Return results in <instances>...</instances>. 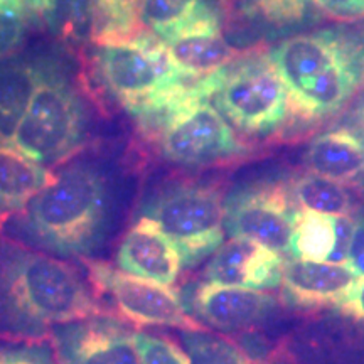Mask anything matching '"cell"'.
<instances>
[{
  "mask_svg": "<svg viewBox=\"0 0 364 364\" xmlns=\"http://www.w3.org/2000/svg\"><path fill=\"white\" fill-rule=\"evenodd\" d=\"M98 316L102 306L75 267L0 240V334L39 339Z\"/></svg>",
  "mask_w": 364,
  "mask_h": 364,
  "instance_id": "6da1fadb",
  "label": "cell"
},
{
  "mask_svg": "<svg viewBox=\"0 0 364 364\" xmlns=\"http://www.w3.org/2000/svg\"><path fill=\"white\" fill-rule=\"evenodd\" d=\"M289 93L290 117L322 122L343 110L364 75V34L318 29L268 49Z\"/></svg>",
  "mask_w": 364,
  "mask_h": 364,
  "instance_id": "7a4b0ae2",
  "label": "cell"
},
{
  "mask_svg": "<svg viewBox=\"0 0 364 364\" xmlns=\"http://www.w3.org/2000/svg\"><path fill=\"white\" fill-rule=\"evenodd\" d=\"M107 181L97 167L75 164L54 176L24 208L22 231L41 248L59 257L85 258L107 233Z\"/></svg>",
  "mask_w": 364,
  "mask_h": 364,
  "instance_id": "3957f363",
  "label": "cell"
},
{
  "mask_svg": "<svg viewBox=\"0 0 364 364\" xmlns=\"http://www.w3.org/2000/svg\"><path fill=\"white\" fill-rule=\"evenodd\" d=\"M136 124L156 136L162 157L177 166H218L250 154L248 145L211 105L203 78L161 110L136 118Z\"/></svg>",
  "mask_w": 364,
  "mask_h": 364,
  "instance_id": "277c9868",
  "label": "cell"
},
{
  "mask_svg": "<svg viewBox=\"0 0 364 364\" xmlns=\"http://www.w3.org/2000/svg\"><path fill=\"white\" fill-rule=\"evenodd\" d=\"M93 65L108 97L134 118L156 110L193 83L174 70L167 44L147 29L129 41L98 44Z\"/></svg>",
  "mask_w": 364,
  "mask_h": 364,
  "instance_id": "5b68a950",
  "label": "cell"
},
{
  "mask_svg": "<svg viewBox=\"0 0 364 364\" xmlns=\"http://www.w3.org/2000/svg\"><path fill=\"white\" fill-rule=\"evenodd\" d=\"M86 113L80 95L53 66L17 122L9 144L43 164L63 162L83 144Z\"/></svg>",
  "mask_w": 364,
  "mask_h": 364,
  "instance_id": "8992f818",
  "label": "cell"
},
{
  "mask_svg": "<svg viewBox=\"0 0 364 364\" xmlns=\"http://www.w3.org/2000/svg\"><path fill=\"white\" fill-rule=\"evenodd\" d=\"M211 100L245 135L275 134L290 117L289 93L268 53H245L218 70Z\"/></svg>",
  "mask_w": 364,
  "mask_h": 364,
  "instance_id": "52a82bcc",
  "label": "cell"
},
{
  "mask_svg": "<svg viewBox=\"0 0 364 364\" xmlns=\"http://www.w3.org/2000/svg\"><path fill=\"white\" fill-rule=\"evenodd\" d=\"M181 253L189 268L211 257L225 243V201L221 191L206 184H182L164 191L145 208Z\"/></svg>",
  "mask_w": 364,
  "mask_h": 364,
  "instance_id": "ba28073f",
  "label": "cell"
},
{
  "mask_svg": "<svg viewBox=\"0 0 364 364\" xmlns=\"http://www.w3.org/2000/svg\"><path fill=\"white\" fill-rule=\"evenodd\" d=\"M86 268L97 292L107 295L115 311L132 324L204 331L172 287L130 275L105 262H88Z\"/></svg>",
  "mask_w": 364,
  "mask_h": 364,
  "instance_id": "9c48e42d",
  "label": "cell"
},
{
  "mask_svg": "<svg viewBox=\"0 0 364 364\" xmlns=\"http://www.w3.org/2000/svg\"><path fill=\"white\" fill-rule=\"evenodd\" d=\"M295 209L289 182L268 181L235 191L225 201V230L231 238L289 253Z\"/></svg>",
  "mask_w": 364,
  "mask_h": 364,
  "instance_id": "30bf717a",
  "label": "cell"
},
{
  "mask_svg": "<svg viewBox=\"0 0 364 364\" xmlns=\"http://www.w3.org/2000/svg\"><path fill=\"white\" fill-rule=\"evenodd\" d=\"M51 334L59 364H140L134 332L113 317L70 322Z\"/></svg>",
  "mask_w": 364,
  "mask_h": 364,
  "instance_id": "8fae6325",
  "label": "cell"
},
{
  "mask_svg": "<svg viewBox=\"0 0 364 364\" xmlns=\"http://www.w3.org/2000/svg\"><path fill=\"white\" fill-rule=\"evenodd\" d=\"M284 263L280 253L260 243L231 238L213 253L204 270V280L263 292L280 287Z\"/></svg>",
  "mask_w": 364,
  "mask_h": 364,
  "instance_id": "7c38bea8",
  "label": "cell"
},
{
  "mask_svg": "<svg viewBox=\"0 0 364 364\" xmlns=\"http://www.w3.org/2000/svg\"><path fill=\"white\" fill-rule=\"evenodd\" d=\"M186 306L216 329L241 331L265 321L277 302L262 290L203 282L193 290Z\"/></svg>",
  "mask_w": 364,
  "mask_h": 364,
  "instance_id": "4fadbf2b",
  "label": "cell"
},
{
  "mask_svg": "<svg viewBox=\"0 0 364 364\" xmlns=\"http://www.w3.org/2000/svg\"><path fill=\"white\" fill-rule=\"evenodd\" d=\"M356 277L344 263L287 260L282 270V295L299 311L336 307L356 284Z\"/></svg>",
  "mask_w": 364,
  "mask_h": 364,
  "instance_id": "5bb4252c",
  "label": "cell"
},
{
  "mask_svg": "<svg viewBox=\"0 0 364 364\" xmlns=\"http://www.w3.org/2000/svg\"><path fill=\"white\" fill-rule=\"evenodd\" d=\"M117 265L130 275L172 285L179 279L181 253L156 221L140 216L127 231L117 252Z\"/></svg>",
  "mask_w": 364,
  "mask_h": 364,
  "instance_id": "9a60e30c",
  "label": "cell"
},
{
  "mask_svg": "<svg viewBox=\"0 0 364 364\" xmlns=\"http://www.w3.org/2000/svg\"><path fill=\"white\" fill-rule=\"evenodd\" d=\"M167 53L184 80L194 81L211 75L243 56L221 33L220 19L198 22L167 43Z\"/></svg>",
  "mask_w": 364,
  "mask_h": 364,
  "instance_id": "2e32d148",
  "label": "cell"
},
{
  "mask_svg": "<svg viewBox=\"0 0 364 364\" xmlns=\"http://www.w3.org/2000/svg\"><path fill=\"white\" fill-rule=\"evenodd\" d=\"M306 169L341 184L364 176V132L338 127L314 136L304 154Z\"/></svg>",
  "mask_w": 364,
  "mask_h": 364,
  "instance_id": "e0dca14e",
  "label": "cell"
},
{
  "mask_svg": "<svg viewBox=\"0 0 364 364\" xmlns=\"http://www.w3.org/2000/svg\"><path fill=\"white\" fill-rule=\"evenodd\" d=\"M53 179L48 167L0 140V215L24 211Z\"/></svg>",
  "mask_w": 364,
  "mask_h": 364,
  "instance_id": "ac0fdd59",
  "label": "cell"
},
{
  "mask_svg": "<svg viewBox=\"0 0 364 364\" xmlns=\"http://www.w3.org/2000/svg\"><path fill=\"white\" fill-rule=\"evenodd\" d=\"M53 66L43 59L0 61V140L9 142L31 97Z\"/></svg>",
  "mask_w": 364,
  "mask_h": 364,
  "instance_id": "d6986e66",
  "label": "cell"
},
{
  "mask_svg": "<svg viewBox=\"0 0 364 364\" xmlns=\"http://www.w3.org/2000/svg\"><path fill=\"white\" fill-rule=\"evenodd\" d=\"M225 2L226 0H144L140 24L167 44L198 22L223 21Z\"/></svg>",
  "mask_w": 364,
  "mask_h": 364,
  "instance_id": "ffe728a7",
  "label": "cell"
},
{
  "mask_svg": "<svg viewBox=\"0 0 364 364\" xmlns=\"http://www.w3.org/2000/svg\"><path fill=\"white\" fill-rule=\"evenodd\" d=\"M36 14H39L49 33L70 48L97 43V0H41Z\"/></svg>",
  "mask_w": 364,
  "mask_h": 364,
  "instance_id": "44dd1931",
  "label": "cell"
},
{
  "mask_svg": "<svg viewBox=\"0 0 364 364\" xmlns=\"http://www.w3.org/2000/svg\"><path fill=\"white\" fill-rule=\"evenodd\" d=\"M289 189L299 209L329 216H351L354 211L353 196L338 181L306 172L290 179Z\"/></svg>",
  "mask_w": 364,
  "mask_h": 364,
  "instance_id": "7402d4cb",
  "label": "cell"
},
{
  "mask_svg": "<svg viewBox=\"0 0 364 364\" xmlns=\"http://www.w3.org/2000/svg\"><path fill=\"white\" fill-rule=\"evenodd\" d=\"M336 220L321 213L295 209L289 253L295 260L327 262L334 248Z\"/></svg>",
  "mask_w": 364,
  "mask_h": 364,
  "instance_id": "603a6c76",
  "label": "cell"
},
{
  "mask_svg": "<svg viewBox=\"0 0 364 364\" xmlns=\"http://www.w3.org/2000/svg\"><path fill=\"white\" fill-rule=\"evenodd\" d=\"M142 2L144 0H97L100 16L97 44L122 43L142 33Z\"/></svg>",
  "mask_w": 364,
  "mask_h": 364,
  "instance_id": "cb8c5ba5",
  "label": "cell"
},
{
  "mask_svg": "<svg viewBox=\"0 0 364 364\" xmlns=\"http://www.w3.org/2000/svg\"><path fill=\"white\" fill-rule=\"evenodd\" d=\"M181 341L191 364H260L233 341L204 331H182Z\"/></svg>",
  "mask_w": 364,
  "mask_h": 364,
  "instance_id": "d4e9b609",
  "label": "cell"
},
{
  "mask_svg": "<svg viewBox=\"0 0 364 364\" xmlns=\"http://www.w3.org/2000/svg\"><path fill=\"white\" fill-rule=\"evenodd\" d=\"M312 0H241V11L273 27L295 26L307 19Z\"/></svg>",
  "mask_w": 364,
  "mask_h": 364,
  "instance_id": "484cf974",
  "label": "cell"
},
{
  "mask_svg": "<svg viewBox=\"0 0 364 364\" xmlns=\"http://www.w3.org/2000/svg\"><path fill=\"white\" fill-rule=\"evenodd\" d=\"M140 364H191L189 356L174 341L149 332H134Z\"/></svg>",
  "mask_w": 364,
  "mask_h": 364,
  "instance_id": "4316f807",
  "label": "cell"
},
{
  "mask_svg": "<svg viewBox=\"0 0 364 364\" xmlns=\"http://www.w3.org/2000/svg\"><path fill=\"white\" fill-rule=\"evenodd\" d=\"M29 12L0 0V61H6L24 44L29 29Z\"/></svg>",
  "mask_w": 364,
  "mask_h": 364,
  "instance_id": "83f0119b",
  "label": "cell"
},
{
  "mask_svg": "<svg viewBox=\"0 0 364 364\" xmlns=\"http://www.w3.org/2000/svg\"><path fill=\"white\" fill-rule=\"evenodd\" d=\"M0 364H59L43 346L0 344Z\"/></svg>",
  "mask_w": 364,
  "mask_h": 364,
  "instance_id": "f1b7e54d",
  "label": "cell"
},
{
  "mask_svg": "<svg viewBox=\"0 0 364 364\" xmlns=\"http://www.w3.org/2000/svg\"><path fill=\"white\" fill-rule=\"evenodd\" d=\"M334 220H336L334 248H332L327 262L346 263V258H348V253H349V247H351V241H353L356 220H353L351 216H334Z\"/></svg>",
  "mask_w": 364,
  "mask_h": 364,
  "instance_id": "f546056e",
  "label": "cell"
},
{
  "mask_svg": "<svg viewBox=\"0 0 364 364\" xmlns=\"http://www.w3.org/2000/svg\"><path fill=\"white\" fill-rule=\"evenodd\" d=\"M312 4L339 21H356L364 17V0H312Z\"/></svg>",
  "mask_w": 364,
  "mask_h": 364,
  "instance_id": "4dcf8cb0",
  "label": "cell"
},
{
  "mask_svg": "<svg viewBox=\"0 0 364 364\" xmlns=\"http://www.w3.org/2000/svg\"><path fill=\"white\" fill-rule=\"evenodd\" d=\"M344 265L354 273L356 279H364V216L356 220L351 247Z\"/></svg>",
  "mask_w": 364,
  "mask_h": 364,
  "instance_id": "1f68e13d",
  "label": "cell"
},
{
  "mask_svg": "<svg viewBox=\"0 0 364 364\" xmlns=\"http://www.w3.org/2000/svg\"><path fill=\"white\" fill-rule=\"evenodd\" d=\"M341 314L364 324V279H358L343 300L336 306Z\"/></svg>",
  "mask_w": 364,
  "mask_h": 364,
  "instance_id": "d6a6232c",
  "label": "cell"
},
{
  "mask_svg": "<svg viewBox=\"0 0 364 364\" xmlns=\"http://www.w3.org/2000/svg\"><path fill=\"white\" fill-rule=\"evenodd\" d=\"M354 113H356V118L359 122V125L363 127L364 132V75L361 83H359L358 90H356V102H354Z\"/></svg>",
  "mask_w": 364,
  "mask_h": 364,
  "instance_id": "836d02e7",
  "label": "cell"
},
{
  "mask_svg": "<svg viewBox=\"0 0 364 364\" xmlns=\"http://www.w3.org/2000/svg\"><path fill=\"white\" fill-rule=\"evenodd\" d=\"M4 2L14 4V6L24 9L27 12H38V9L41 6V0H4Z\"/></svg>",
  "mask_w": 364,
  "mask_h": 364,
  "instance_id": "e575fe53",
  "label": "cell"
},
{
  "mask_svg": "<svg viewBox=\"0 0 364 364\" xmlns=\"http://www.w3.org/2000/svg\"><path fill=\"white\" fill-rule=\"evenodd\" d=\"M363 189H364V176H363Z\"/></svg>",
  "mask_w": 364,
  "mask_h": 364,
  "instance_id": "d590c367",
  "label": "cell"
}]
</instances>
